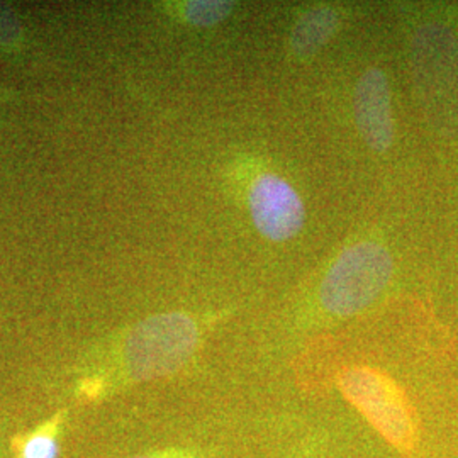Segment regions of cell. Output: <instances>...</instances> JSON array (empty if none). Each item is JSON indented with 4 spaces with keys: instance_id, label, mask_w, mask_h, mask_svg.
<instances>
[{
    "instance_id": "2",
    "label": "cell",
    "mask_w": 458,
    "mask_h": 458,
    "mask_svg": "<svg viewBox=\"0 0 458 458\" xmlns=\"http://www.w3.org/2000/svg\"><path fill=\"white\" fill-rule=\"evenodd\" d=\"M199 327L185 312H165L143 319L124 342V363L134 380L172 376L192 359Z\"/></svg>"
},
{
    "instance_id": "11",
    "label": "cell",
    "mask_w": 458,
    "mask_h": 458,
    "mask_svg": "<svg viewBox=\"0 0 458 458\" xmlns=\"http://www.w3.org/2000/svg\"><path fill=\"white\" fill-rule=\"evenodd\" d=\"M295 458H321L318 457V455H312V454H304V455H299V457Z\"/></svg>"
},
{
    "instance_id": "6",
    "label": "cell",
    "mask_w": 458,
    "mask_h": 458,
    "mask_svg": "<svg viewBox=\"0 0 458 458\" xmlns=\"http://www.w3.org/2000/svg\"><path fill=\"white\" fill-rule=\"evenodd\" d=\"M340 26V14L331 7H316L295 22L289 45L297 58H310L323 48Z\"/></svg>"
},
{
    "instance_id": "5",
    "label": "cell",
    "mask_w": 458,
    "mask_h": 458,
    "mask_svg": "<svg viewBox=\"0 0 458 458\" xmlns=\"http://www.w3.org/2000/svg\"><path fill=\"white\" fill-rule=\"evenodd\" d=\"M355 121L365 143L376 151L393 145L394 121L387 77L378 68H369L355 90Z\"/></svg>"
},
{
    "instance_id": "9",
    "label": "cell",
    "mask_w": 458,
    "mask_h": 458,
    "mask_svg": "<svg viewBox=\"0 0 458 458\" xmlns=\"http://www.w3.org/2000/svg\"><path fill=\"white\" fill-rule=\"evenodd\" d=\"M19 34L21 26L14 14L0 7V45H13L19 38Z\"/></svg>"
},
{
    "instance_id": "4",
    "label": "cell",
    "mask_w": 458,
    "mask_h": 458,
    "mask_svg": "<svg viewBox=\"0 0 458 458\" xmlns=\"http://www.w3.org/2000/svg\"><path fill=\"white\" fill-rule=\"evenodd\" d=\"M248 208L257 229L272 242H287L306 221L304 202L294 187L276 174H263L248 191Z\"/></svg>"
},
{
    "instance_id": "1",
    "label": "cell",
    "mask_w": 458,
    "mask_h": 458,
    "mask_svg": "<svg viewBox=\"0 0 458 458\" xmlns=\"http://www.w3.org/2000/svg\"><path fill=\"white\" fill-rule=\"evenodd\" d=\"M344 399L376 429L378 437L403 455L418 445L416 414L393 377L374 367H348L338 376Z\"/></svg>"
},
{
    "instance_id": "10",
    "label": "cell",
    "mask_w": 458,
    "mask_h": 458,
    "mask_svg": "<svg viewBox=\"0 0 458 458\" xmlns=\"http://www.w3.org/2000/svg\"><path fill=\"white\" fill-rule=\"evenodd\" d=\"M134 458H200L191 450H182V448H172V450H164V452H157V454H149V455H141V457Z\"/></svg>"
},
{
    "instance_id": "7",
    "label": "cell",
    "mask_w": 458,
    "mask_h": 458,
    "mask_svg": "<svg viewBox=\"0 0 458 458\" xmlns=\"http://www.w3.org/2000/svg\"><path fill=\"white\" fill-rule=\"evenodd\" d=\"M234 4L223 0H194L187 2L183 7V17L199 28H209L233 13Z\"/></svg>"
},
{
    "instance_id": "3",
    "label": "cell",
    "mask_w": 458,
    "mask_h": 458,
    "mask_svg": "<svg viewBox=\"0 0 458 458\" xmlns=\"http://www.w3.org/2000/svg\"><path fill=\"white\" fill-rule=\"evenodd\" d=\"M393 277L389 251L374 242L346 248L333 262L319 289L325 311L346 318L369 308Z\"/></svg>"
},
{
    "instance_id": "8",
    "label": "cell",
    "mask_w": 458,
    "mask_h": 458,
    "mask_svg": "<svg viewBox=\"0 0 458 458\" xmlns=\"http://www.w3.org/2000/svg\"><path fill=\"white\" fill-rule=\"evenodd\" d=\"M60 445L53 429H43L31 435L21 450V458H58Z\"/></svg>"
}]
</instances>
